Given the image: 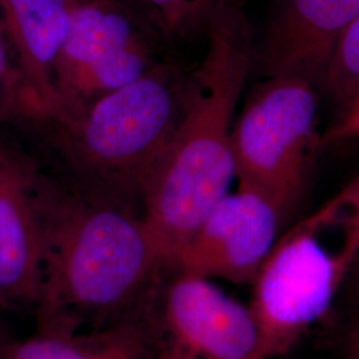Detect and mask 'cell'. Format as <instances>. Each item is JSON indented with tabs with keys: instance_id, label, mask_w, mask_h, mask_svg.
<instances>
[{
	"instance_id": "obj_12",
	"label": "cell",
	"mask_w": 359,
	"mask_h": 359,
	"mask_svg": "<svg viewBox=\"0 0 359 359\" xmlns=\"http://www.w3.org/2000/svg\"><path fill=\"white\" fill-rule=\"evenodd\" d=\"M0 359H158L152 298L127 317L87 333H40L0 345Z\"/></svg>"
},
{
	"instance_id": "obj_3",
	"label": "cell",
	"mask_w": 359,
	"mask_h": 359,
	"mask_svg": "<svg viewBox=\"0 0 359 359\" xmlns=\"http://www.w3.org/2000/svg\"><path fill=\"white\" fill-rule=\"evenodd\" d=\"M358 255L359 176L280 236L250 283L264 359L287 354L321 321Z\"/></svg>"
},
{
	"instance_id": "obj_6",
	"label": "cell",
	"mask_w": 359,
	"mask_h": 359,
	"mask_svg": "<svg viewBox=\"0 0 359 359\" xmlns=\"http://www.w3.org/2000/svg\"><path fill=\"white\" fill-rule=\"evenodd\" d=\"M142 19L123 0H75L53 84L65 128L90 104L154 68Z\"/></svg>"
},
{
	"instance_id": "obj_10",
	"label": "cell",
	"mask_w": 359,
	"mask_h": 359,
	"mask_svg": "<svg viewBox=\"0 0 359 359\" xmlns=\"http://www.w3.org/2000/svg\"><path fill=\"white\" fill-rule=\"evenodd\" d=\"M358 16L359 0H278L259 53L264 74L323 80L339 39Z\"/></svg>"
},
{
	"instance_id": "obj_15",
	"label": "cell",
	"mask_w": 359,
	"mask_h": 359,
	"mask_svg": "<svg viewBox=\"0 0 359 359\" xmlns=\"http://www.w3.org/2000/svg\"><path fill=\"white\" fill-rule=\"evenodd\" d=\"M334 95L353 104L359 95V16L339 39L325 79Z\"/></svg>"
},
{
	"instance_id": "obj_4",
	"label": "cell",
	"mask_w": 359,
	"mask_h": 359,
	"mask_svg": "<svg viewBox=\"0 0 359 359\" xmlns=\"http://www.w3.org/2000/svg\"><path fill=\"white\" fill-rule=\"evenodd\" d=\"M187 83L170 67L156 65L60 128L69 160L93 192L123 201L142 197L179 124Z\"/></svg>"
},
{
	"instance_id": "obj_11",
	"label": "cell",
	"mask_w": 359,
	"mask_h": 359,
	"mask_svg": "<svg viewBox=\"0 0 359 359\" xmlns=\"http://www.w3.org/2000/svg\"><path fill=\"white\" fill-rule=\"evenodd\" d=\"M75 0H0V16L28 86L52 121L63 115L53 84V69L65 46Z\"/></svg>"
},
{
	"instance_id": "obj_2",
	"label": "cell",
	"mask_w": 359,
	"mask_h": 359,
	"mask_svg": "<svg viewBox=\"0 0 359 359\" xmlns=\"http://www.w3.org/2000/svg\"><path fill=\"white\" fill-rule=\"evenodd\" d=\"M179 124L142 193V216L167 269L236 177L233 116L253 48L241 0H219Z\"/></svg>"
},
{
	"instance_id": "obj_9",
	"label": "cell",
	"mask_w": 359,
	"mask_h": 359,
	"mask_svg": "<svg viewBox=\"0 0 359 359\" xmlns=\"http://www.w3.org/2000/svg\"><path fill=\"white\" fill-rule=\"evenodd\" d=\"M38 169L0 145V305L36 306L43 278V240L35 201Z\"/></svg>"
},
{
	"instance_id": "obj_16",
	"label": "cell",
	"mask_w": 359,
	"mask_h": 359,
	"mask_svg": "<svg viewBox=\"0 0 359 359\" xmlns=\"http://www.w3.org/2000/svg\"><path fill=\"white\" fill-rule=\"evenodd\" d=\"M351 137H359V95L351 104V108L344 121L338 124L329 135L330 140H345Z\"/></svg>"
},
{
	"instance_id": "obj_18",
	"label": "cell",
	"mask_w": 359,
	"mask_h": 359,
	"mask_svg": "<svg viewBox=\"0 0 359 359\" xmlns=\"http://www.w3.org/2000/svg\"><path fill=\"white\" fill-rule=\"evenodd\" d=\"M7 341H10V338L6 337V334L3 333V329L0 327V345L4 344V342H7Z\"/></svg>"
},
{
	"instance_id": "obj_17",
	"label": "cell",
	"mask_w": 359,
	"mask_h": 359,
	"mask_svg": "<svg viewBox=\"0 0 359 359\" xmlns=\"http://www.w3.org/2000/svg\"><path fill=\"white\" fill-rule=\"evenodd\" d=\"M348 351L350 359H359V325L348 338Z\"/></svg>"
},
{
	"instance_id": "obj_13",
	"label": "cell",
	"mask_w": 359,
	"mask_h": 359,
	"mask_svg": "<svg viewBox=\"0 0 359 359\" xmlns=\"http://www.w3.org/2000/svg\"><path fill=\"white\" fill-rule=\"evenodd\" d=\"M144 23L167 36L182 38L208 26L219 0H123Z\"/></svg>"
},
{
	"instance_id": "obj_7",
	"label": "cell",
	"mask_w": 359,
	"mask_h": 359,
	"mask_svg": "<svg viewBox=\"0 0 359 359\" xmlns=\"http://www.w3.org/2000/svg\"><path fill=\"white\" fill-rule=\"evenodd\" d=\"M158 283L152 318L158 359H264L259 325L250 305L213 280L179 270Z\"/></svg>"
},
{
	"instance_id": "obj_8",
	"label": "cell",
	"mask_w": 359,
	"mask_h": 359,
	"mask_svg": "<svg viewBox=\"0 0 359 359\" xmlns=\"http://www.w3.org/2000/svg\"><path fill=\"white\" fill-rule=\"evenodd\" d=\"M287 215L268 194L238 185L210 212L169 270L250 285L280 238Z\"/></svg>"
},
{
	"instance_id": "obj_1",
	"label": "cell",
	"mask_w": 359,
	"mask_h": 359,
	"mask_svg": "<svg viewBox=\"0 0 359 359\" xmlns=\"http://www.w3.org/2000/svg\"><path fill=\"white\" fill-rule=\"evenodd\" d=\"M43 240L39 332L95 330L142 308L167 266L142 213L123 200L75 192L36 173Z\"/></svg>"
},
{
	"instance_id": "obj_5",
	"label": "cell",
	"mask_w": 359,
	"mask_h": 359,
	"mask_svg": "<svg viewBox=\"0 0 359 359\" xmlns=\"http://www.w3.org/2000/svg\"><path fill=\"white\" fill-rule=\"evenodd\" d=\"M317 99L299 77L271 76L257 88L233 128L238 185L293 209L317 142Z\"/></svg>"
},
{
	"instance_id": "obj_14",
	"label": "cell",
	"mask_w": 359,
	"mask_h": 359,
	"mask_svg": "<svg viewBox=\"0 0 359 359\" xmlns=\"http://www.w3.org/2000/svg\"><path fill=\"white\" fill-rule=\"evenodd\" d=\"M51 120L27 83L0 16V121Z\"/></svg>"
}]
</instances>
